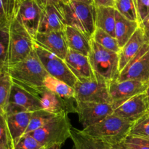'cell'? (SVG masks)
Returning <instances> with one entry per match:
<instances>
[{"instance_id":"obj_24","label":"cell","mask_w":149,"mask_h":149,"mask_svg":"<svg viewBox=\"0 0 149 149\" xmlns=\"http://www.w3.org/2000/svg\"><path fill=\"white\" fill-rule=\"evenodd\" d=\"M116 10L114 7H95V26L115 38Z\"/></svg>"},{"instance_id":"obj_43","label":"cell","mask_w":149,"mask_h":149,"mask_svg":"<svg viewBox=\"0 0 149 149\" xmlns=\"http://www.w3.org/2000/svg\"><path fill=\"white\" fill-rule=\"evenodd\" d=\"M110 149H120V148H116V147H113V146H111V148Z\"/></svg>"},{"instance_id":"obj_17","label":"cell","mask_w":149,"mask_h":149,"mask_svg":"<svg viewBox=\"0 0 149 149\" xmlns=\"http://www.w3.org/2000/svg\"><path fill=\"white\" fill-rule=\"evenodd\" d=\"M64 61L78 81H89L95 79V74L88 56L69 49Z\"/></svg>"},{"instance_id":"obj_45","label":"cell","mask_w":149,"mask_h":149,"mask_svg":"<svg viewBox=\"0 0 149 149\" xmlns=\"http://www.w3.org/2000/svg\"><path fill=\"white\" fill-rule=\"evenodd\" d=\"M71 149H76V148H75V147H74V146H73L72 148H71Z\"/></svg>"},{"instance_id":"obj_23","label":"cell","mask_w":149,"mask_h":149,"mask_svg":"<svg viewBox=\"0 0 149 149\" xmlns=\"http://www.w3.org/2000/svg\"><path fill=\"white\" fill-rule=\"evenodd\" d=\"M76 149H110L111 146L90 136L82 130L72 127L71 138Z\"/></svg>"},{"instance_id":"obj_10","label":"cell","mask_w":149,"mask_h":149,"mask_svg":"<svg viewBox=\"0 0 149 149\" xmlns=\"http://www.w3.org/2000/svg\"><path fill=\"white\" fill-rule=\"evenodd\" d=\"M39 110H42V107L38 97L13 81L4 115L20 112H33Z\"/></svg>"},{"instance_id":"obj_14","label":"cell","mask_w":149,"mask_h":149,"mask_svg":"<svg viewBox=\"0 0 149 149\" xmlns=\"http://www.w3.org/2000/svg\"><path fill=\"white\" fill-rule=\"evenodd\" d=\"M148 84L136 80L116 79L109 82V90L111 103H118L145 93Z\"/></svg>"},{"instance_id":"obj_28","label":"cell","mask_w":149,"mask_h":149,"mask_svg":"<svg viewBox=\"0 0 149 149\" xmlns=\"http://www.w3.org/2000/svg\"><path fill=\"white\" fill-rule=\"evenodd\" d=\"M10 23H0V68L7 66L10 43Z\"/></svg>"},{"instance_id":"obj_13","label":"cell","mask_w":149,"mask_h":149,"mask_svg":"<svg viewBox=\"0 0 149 149\" xmlns=\"http://www.w3.org/2000/svg\"><path fill=\"white\" fill-rule=\"evenodd\" d=\"M42 8L35 0H23L19 3L15 17L33 39L38 33Z\"/></svg>"},{"instance_id":"obj_33","label":"cell","mask_w":149,"mask_h":149,"mask_svg":"<svg viewBox=\"0 0 149 149\" xmlns=\"http://www.w3.org/2000/svg\"><path fill=\"white\" fill-rule=\"evenodd\" d=\"M129 135L149 138V112L134 122Z\"/></svg>"},{"instance_id":"obj_38","label":"cell","mask_w":149,"mask_h":149,"mask_svg":"<svg viewBox=\"0 0 149 149\" xmlns=\"http://www.w3.org/2000/svg\"><path fill=\"white\" fill-rule=\"evenodd\" d=\"M95 7H114L113 0H93Z\"/></svg>"},{"instance_id":"obj_29","label":"cell","mask_w":149,"mask_h":149,"mask_svg":"<svg viewBox=\"0 0 149 149\" xmlns=\"http://www.w3.org/2000/svg\"><path fill=\"white\" fill-rule=\"evenodd\" d=\"M55 115L57 114L49 113L45 110H39L32 112L30 122H29V127H28L25 135L31 133V132L39 130V128L42 127L45 124L51 120Z\"/></svg>"},{"instance_id":"obj_25","label":"cell","mask_w":149,"mask_h":149,"mask_svg":"<svg viewBox=\"0 0 149 149\" xmlns=\"http://www.w3.org/2000/svg\"><path fill=\"white\" fill-rule=\"evenodd\" d=\"M44 87L52 93H55L63 100L77 103L75 90L66 83L48 75L44 82Z\"/></svg>"},{"instance_id":"obj_44","label":"cell","mask_w":149,"mask_h":149,"mask_svg":"<svg viewBox=\"0 0 149 149\" xmlns=\"http://www.w3.org/2000/svg\"><path fill=\"white\" fill-rule=\"evenodd\" d=\"M23 0H17V1H18V3H20V2H21V1H23Z\"/></svg>"},{"instance_id":"obj_47","label":"cell","mask_w":149,"mask_h":149,"mask_svg":"<svg viewBox=\"0 0 149 149\" xmlns=\"http://www.w3.org/2000/svg\"><path fill=\"white\" fill-rule=\"evenodd\" d=\"M1 68H0V70H1Z\"/></svg>"},{"instance_id":"obj_41","label":"cell","mask_w":149,"mask_h":149,"mask_svg":"<svg viewBox=\"0 0 149 149\" xmlns=\"http://www.w3.org/2000/svg\"><path fill=\"white\" fill-rule=\"evenodd\" d=\"M145 93H146V97H147V100H148V109H149V84H148V87H147Z\"/></svg>"},{"instance_id":"obj_22","label":"cell","mask_w":149,"mask_h":149,"mask_svg":"<svg viewBox=\"0 0 149 149\" xmlns=\"http://www.w3.org/2000/svg\"><path fill=\"white\" fill-rule=\"evenodd\" d=\"M139 27L140 23L138 22L128 20L116 10L115 38L120 49L125 46Z\"/></svg>"},{"instance_id":"obj_4","label":"cell","mask_w":149,"mask_h":149,"mask_svg":"<svg viewBox=\"0 0 149 149\" xmlns=\"http://www.w3.org/2000/svg\"><path fill=\"white\" fill-rule=\"evenodd\" d=\"M68 114L63 113L55 115L42 127L30 135L45 148L57 145L62 146L71 138V130L73 127Z\"/></svg>"},{"instance_id":"obj_3","label":"cell","mask_w":149,"mask_h":149,"mask_svg":"<svg viewBox=\"0 0 149 149\" xmlns=\"http://www.w3.org/2000/svg\"><path fill=\"white\" fill-rule=\"evenodd\" d=\"M62 10L66 26L80 31L92 40L96 29L94 4L69 0L68 3L62 5Z\"/></svg>"},{"instance_id":"obj_34","label":"cell","mask_w":149,"mask_h":149,"mask_svg":"<svg viewBox=\"0 0 149 149\" xmlns=\"http://www.w3.org/2000/svg\"><path fill=\"white\" fill-rule=\"evenodd\" d=\"M0 149H13L4 115L0 114Z\"/></svg>"},{"instance_id":"obj_5","label":"cell","mask_w":149,"mask_h":149,"mask_svg":"<svg viewBox=\"0 0 149 149\" xmlns=\"http://www.w3.org/2000/svg\"><path fill=\"white\" fill-rule=\"evenodd\" d=\"M88 58L95 74L100 75L108 82L118 79L119 76V53L106 49L91 40V51Z\"/></svg>"},{"instance_id":"obj_30","label":"cell","mask_w":149,"mask_h":149,"mask_svg":"<svg viewBox=\"0 0 149 149\" xmlns=\"http://www.w3.org/2000/svg\"><path fill=\"white\" fill-rule=\"evenodd\" d=\"M114 8L128 20L138 22L135 0H116L114 1Z\"/></svg>"},{"instance_id":"obj_6","label":"cell","mask_w":149,"mask_h":149,"mask_svg":"<svg viewBox=\"0 0 149 149\" xmlns=\"http://www.w3.org/2000/svg\"><path fill=\"white\" fill-rule=\"evenodd\" d=\"M32 36L23 26L13 17L10 24V43L7 65L17 63L26 59L34 50Z\"/></svg>"},{"instance_id":"obj_15","label":"cell","mask_w":149,"mask_h":149,"mask_svg":"<svg viewBox=\"0 0 149 149\" xmlns=\"http://www.w3.org/2000/svg\"><path fill=\"white\" fill-rule=\"evenodd\" d=\"M33 94L40 101L42 110L53 114L76 113V103L63 100L45 87L34 91Z\"/></svg>"},{"instance_id":"obj_35","label":"cell","mask_w":149,"mask_h":149,"mask_svg":"<svg viewBox=\"0 0 149 149\" xmlns=\"http://www.w3.org/2000/svg\"><path fill=\"white\" fill-rule=\"evenodd\" d=\"M13 149H47L31 135H24L13 146Z\"/></svg>"},{"instance_id":"obj_42","label":"cell","mask_w":149,"mask_h":149,"mask_svg":"<svg viewBox=\"0 0 149 149\" xmlns=\"http://www.w3.org/2000/svg\"><path fill=\"white\" fill-rule=\"evenodd\" d=\"M61 146H54L52 147H50V148H47V149H61Z\"/></svg>"},{"instance_id":"obj_27","label":"cell","mask_w":149,"mask_h":149,"mask_svg":"<svg viewBox=\"0 0 149 149\" xmlns=\"http://www.w3.org/2000/svg\"><path fill=\"white\" fill-rule=\"evenodd\" d=\"M92 40L109 50L113 51L117 53H119L120 52L121 49L116 38L113 37L101 29L96 28L92 37Z\"/></svg>"},{"instance_id":"obj_11","label":"cell","mask_w":149,"mask_h":149,"mask_svg":"<svg viewBox=\"0 0 149 149\" xmlns=\"http://www.w3.org/2000/svg\"><path fill=\"white\" fill-rule=\"evenodd\" d=\"M111 104L113 109V114L133 123L149 112L148 100L145 93Z\"/></svg>"},{"instance_id":"obj_12","label":"cell","mask_w":149,"mask_h":149,"mask_svg":"<svg viewBox=\"0 0 149 149\" xmlns=\"http://www.w3.org/2000/svg\"><path fill=\"white\" fill-rule=\"evenodd\" d=\"M111 103H97L77 101L76 113L83 129L98 123L107 116L113 114Z\"/></svg>"},{"instance_id":"obj_8","label":"cell","mask_w":149,"mask_h":149,"mask_svg":"<svg viewBox=\"0 0 149 149\" xmlns=\"http://www.w3.org/2000/svg\"><path fill=\"white\" fill-rule=\"evenodd\" d=\"M34 50L45 71L51 77L74 87L77 79L71 73L63 59L35 44Z\"/></svg>"},{"instance_id":"obj_1","label":"cell","mask_w":149,"mask_h":149,"mask_svg":"<svg viewBox=\"0 0 149 149\" xmlns=\"http://www.w3.org/2000/svg\"><path fill=\"white\" fill-rule=\"evenodd\" d=\"M6 68L13 82L31 93L44 87L45 80L49 75L35 50L25 60L7 65Z\"/></svg>"},{"instance_id":"obj_18","label":"cell","mask_w":149,"mask_h":149,"mask_svg":"<svg viewBox=\"0 0 149 149\" xmlns=\"http://www.w3.org/2000/svg\"><path fill=\"white\" fill-rule=\"evenodd\" d=\"M38 33L62 31L66 26L62 5H47L42 7Z\"/></svg>"},{"instance_id":"obj_7","label":"cell","mask_w":149,"mask_h":149,"mask_svg":"<svg viewBox=\"0 0 149 149\" xmlns=\"http://www.w3.org/2000/svg\"><path fill=\"white\" fill-rule=\"evenodd\" d=\"M76 100L97 103H111L109 82L95 74V79L89 81H78L74 87Z\"/></svg>"},{"instance_id":"obj_36","label":"cell","mask_w":149,"mask_h":149,"mask_svg":"<svg viewBox=\"0 0 149 149\" xmlns=\"http://www.w3.org/2000/svg\"><path fill=\"white\" fill-rule=\"evenodd\" d=\"M138 22L141 24L149 15V0H135Z\"/></svg>"},{"instance_id":"obj_32","label":"cell","mask_w":149,"mask_h":149,"mask_svg":"<svg viewBox=\"0 0 149 149\" xmlns=\"http://www.w3.org/2000/svg\"><path fill=\"white\" fill-rule=\"evenodd\" d=\"M113 147L120 149H149V138L129 135L119 145Z\"/></svg>"},{"instance_id":"obj_2","label":"cell","mask_w":149,"mask_h":149,"mask_svg":"<svg viewBox=\"0 0 149 149\" xmlns=\"http://www.w3.org/2000/svg\"><path fill=\"white\" fill-rule=\"evenodd\" d=\"M132 125L133 122L111 114L98 123L81 130L111 146H116L129 135Z\"/></svg>"},{"instance_id":"obj_37","label":"cell","mask_w":149,"mask_h":149,"mask_svg":"<svg viewBox=\"0 0 149 149\" xmlns=\"http://www.w3.org/2000/svg\"><path fill=\"white\" fill-rule=\"evenodd\" d=\"M41 7L47 5H63L69 1V0H35Z\"/></svg>"},{"instance_id":"obj_19","label":"cell","mask_w":149,"mask_h":149,"mask_svg":"<svg viewBox=\"0 0 149 149\" xmlns=\"http://www.w3.org/2000/svg\"><path fill=\"white\" fill-rule=\"evenodd\" d=\"M146 42L143 30L140 26L125 46L121 48L119 53V73Z\"/></svg>"},{"instance_id":"obj_40","label":"cell","mask_w":149,"mask_h":149,"mask_svg":"<svg viewBox=\"0 0 149 149\" xmlns=\"http://www.w3.org/2000/svg\"><path fill=\"white\" fill-rule=\"evenodd\" d=\"M71 1H77V2H81L84 3V4H93V0H71Z\"/></svg>"},{"instance_id":"obj_20","label":"cell","mask_w":149,"mask_h":149,"mask_svg":"<svg viewBox=\"0 0 149 149\" xmlns=\"http://www.w3.org/2000/svg\"><path fill=\"white\" fill-rule=\"evenodd\" d=\"M32 112H20L4 115L13 146L26 134Z\"/></svg>"},{"instance_id":"obj_31","label":"cell","mask_w":149,"mask_h":149,"mask_svg":"<svg viewBox=\"0 0 149 149\" xmlns=\"http://www.w3.org/2000/svg\"><path fill=\"white\" fill-rule=\"evenodd\" d=\"M17 0H0V23H10L15 15Z\"/></svg>"},{"instance_id":"obj_39","label":"cell","mask_w":149,"mask_h":149,"mask_svg":"<svg viewBox=\"0 0 149 149\" xmlns=\"http://www.w3.org/2000/svg\"><path fill=\"white\" fill-rule=\"evenodd\" d=\"M140 26L143 30L147 42L149 43V15H148V17L140 24Z\"/></svg>"},{"instance_id":"obj_21","label":"cell","mask_w":149,"mask_h":149,"mask_svg":"<svg viewBox=\"0 0 149 149\" xmlns=\"http://www.w3.org/2000/svg\"><path fill=\"white\" fill-rule=\"evenodd\" d=\"M64 32L68 49L89 56L91 51V39L82 32L71 26H65Z\"/></svg>"},{"instance_id":"obj_46","label":"cell","mask_w":149,"mask_h":149,"mask_svg":"<svg viewBox=\"0 0 149 149\" xmlns=\"http://www.w3.org/2000/svg\"><path fill=\"white\" fill-rule=\"evenodd\" d=\"M113 1H116V0H113Z\"/></svg>"},{"instance_id":"obj_16","label":"cell","mask_w":149,"mask_h":149,"mask_svg":"<svg viewBox=\"0 0 149 149\" xmlns=\"http://www.w3.org/2000/svg\"><path fill=\"white\" fill-rule=\"evenodd\" d=\"M33 41L38 46L63 60L66 57L69 49L64 31L49 33H38Z\"/></svg>"},{"instance_id":"obj_26","label":"cell","mask_w":149,"mask_h":149,"mask_svg":"<svg viewBox=\"0 0 149 149\" xmlns=\"http://www.w3.org/2000/svg\"><path fill=\"white\" fill-rule=\"evenodd\" d=\"M12 85L13 80L4 67L0 70V114H5Z\"/></svg>"},{"instance_id":"obj_9","label":"cell","mask_w":149,"mask_h":149,"mask_svg":"<svg viewBox=\"0 0 149 149\" xmlns=\"http://www.w3.org/2000/svg\"><path fill=\"white\" fill-rule=\"evenodd\" d=\"M118 80H136L149 84V43L146 42L124 67Z\"/></svg>"}]
</instances>
